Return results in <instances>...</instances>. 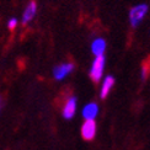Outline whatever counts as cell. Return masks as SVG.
Listing matches in <instances>:
<instances>
[{
	"label": "cell",
	"instance_id": "3957f363",
	"mask_svg": "<svg viewBox=\"0 0 150 150\" xmlns=\"http://www.w3.org/2000/svg\"><path fill=\"white\" fill-rule=\"evenodd\" d=\"M36 14H37V3L35 0H30L28 4L26 5V8H25L23 12H22L20 22L23 25V26H26V25H28L35 18Z\"/></svg>",
	"mask_w": 150,
	"mask_h": 150
},
{
	"label": "cell",
	"instance_id": "8fae6325",
	"mask_svg": "<svg viewBox=\"0 0 150 150\" xmlns=\"http://www.w3.org/2000/svg\"><path fill=\"white\" fill-rule=\"evenodd\" d=\"M18 22H20V21H18L16 17H10L9 20H8V23H6V26H8V28H9L10 31H14V30L17 28Z\"/></svg>",
	"mask_w": 150,
	"mask_h": 150
},
{
	"label": "cell",
	"instance_id": "7c38bea8",
	"mask_svg": "<svg viewBox=\"0 0 150 150\" xmlns=\"http://www.w3.org/2000/svg\"><path fill=\"white\" fill-rule=\"evenodd\" d=\"M4 106H5V101H4V97L0 96V116H1L3 111H4Z\"/></svg>",
	"mask_w": 150,
	"mask_h": 150
},
{
	"label": "cell",
	"instance_id": "ba28073f",
	"mask_svg": "<svg viewBox=\"0 0 150 150\" xmlns=\"http://www.w3.org/2000/svg\"><path fill=\"white\" fill-rule=\"evenodd\" d=\"M91 49H92V53L95 54L96 57H98V55H103V52L106 49V42H105V40H102V38L96 40L95 42L92 43Z\"/></svg>",
	"mask_w": 150,
	"mask_h": 150
},
{
	"label": "cell",
	"instance_id": "277c9868",
	"mask_svg": "<svg viewBox=\"0 0 150 150\" xmlns=\"http://www.w3.org/2000/svg\"><path fill=\"white\" fill-rule=\"evenodd\" d=\"M81 135L85 140H91L96 135V122L95 120H86L81 127Z\"/></svg>",
	"mask_w": 150,
	"mask_h": 150
},
{
	"label": "cell",
	"instance_id": "8992f818",
	"mask_svg": "<svg viewBox=\"0 0 150 150\" xmlns=\"http://www.w3.org/2000/svg\"><path fill=\"white\" fill-rule=\"evenodd\" d=\"M76 106H78V101H76V97H69L65 101L64 106H63V117L65 120H70V118L74 117L75 112H76Z\"/></svg>",
	"mask_w": 150,
	"mask_h": 150
},
{
	"label": "cell",
	"instance_id": "52a82bcc",
	"mask_svg": "<svg viewBox=\"0 0 150 150\" xmlns=\"http://www.w3.org/2000/svg\"><path fill=\"white\" fill-rule=\"evenodd\" d=\"M98 112V106L96 103H89L86 105L83 110V116L85 120H95Z\"/></svg>",
	"mask_w": 150,
	"mask_h": 150
},
{
	"label": "cell",
	"instance_id": "5b68a950",
	"mask_svg": "<svg viewBox=\"0 0 150 150\" xmlns=\"http://www.w3.org/2000/svg\"><path fill=\"white\" fill-rule=\"evenodd\" d=\"M74 69V64L73 63H63L57 65L53 69V76L55 80H63L67 78Z\"/></svg>",
	"mask_w": 150,
	"mask_h": 150
},
{
	"label": "cell",
	"instance_id": "9c48e42d",
	"mask_svg": "<svg viewBox=\"0 0 150 150\" xmlns=\"http://www.w3.org/2000/svg\"><path fill=\"white\" fill-rule=\"evenodd\" d=\"M115 85V78L113 76H106L103 84H102V89H101V98H106L108 95L110 90L112 89V86Z\"/></svg>",
	"mask_w": 150,
	"mask_h": 150
},
{
	"label": "cell",
	"instance_id": "30bf717a",
	"mask_svg": "<svg viewBox=\"0 0 150 150\" xmlns=\"http://www.w3.org/2000/svg\"><path fill=\"white\" fill-rule=\"evenodd\" d=\"M149 71H150V57H149V58L144 62V63H143V65H142V78H143V79H146Z\"/></svg>",
	"mask_w": 150,
	"mask_h": 150
},
{
	"label": "cell",
	"instance_id": "7a4b0ae2",
	"mask_svg": "<svg viewBox=\"0 0 150 150\" xmlns=\"http://www.w3.org/2000/svg\"><path fill=\"white\" fill-rule=\"evenodd\" d=\"M103 68H105V57L103 55H98L95 58L91 67V71H90V76L91 79L97 83V81L101 79L102 73H103Z\"/></svg>",
	"mask_w": 150,
	"mask_h": 150
},
{
	"label": "cell",
	"instance_id": "6da1fadb",
	"mask_svg": "<svg viewBox=\"0 0 150 150\" xmlns=\"http://www.w3.org/2000/svg\"><path fill=\"white\" fill-rule=\"evenodd\" d=\"M146 12H148V5L140 4V5L134 6V8L129 12L130 25H132L133 27H137L139 25V22L144 18V16L146 15Z\"/></svg>",
	"mask_w": 150,
	"mask_h": 150
}]
</instances>
